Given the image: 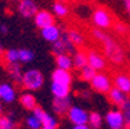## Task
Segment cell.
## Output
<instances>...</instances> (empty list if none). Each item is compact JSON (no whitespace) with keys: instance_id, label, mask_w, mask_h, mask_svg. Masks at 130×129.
Instances as JSON below:
<instances>
[{"instance_id":"23","label":"cell","mask_w":130,"mask_h":129,"mask_svg":"<svg viewBox=\"0 0 130 129\" xmlns=\"http://www.w3.org/2000/svg\"><path fill=\"white\" fill-rule=\"evenodd\" d=\"M67 35H68L70 40L72 41V44L75 45L76 48L84 45L85 39H84V36H83L81 32H79V31H76V30H68V31H67Z\"/></svg>"},{"instance_id":"26","label":"cell","mask_w":130,"mask_h":129,"mask_svg":"<svg viewBox=\"0 0 130 129\" xmlns=\"http://www.w3.org/2000/svg\"><path fill=\"white\" fill-rule=\"evenodd\" d=\"M15 128V120L12 115H0V129H12Z\"/></svg>"},{"instance_id":"25","label":"cell","mask_w":130,"mask_h":129,"mask_svg":"<svg viewBox=\"0 0 130 129\" xmlns=\"http://www.w3.org/2000/svg\"><path fill=\"white\" fill-rule=\"evenodd\" d=\"M120 110L122 111V115H124L125 128L130 129V99H129V98L120 106Z\"/></svg>"},{"instance_id":"13","label":"cell","mask_w":130,"mask_h":129,"mask_svg":"<svg viewBox=\"0 0 130 129\" xmlns=\"http://www.w3.org/2000/svg\"><path fill=\"white\" fill-rule=\"evenodd\" d=\"M62 34V30L58 27V26H55V25H50L48 27H44L41 28V35H43V38L49 41V43H54L55 40H58L59 39V36Z\"/></svg>"},{"instance_id":"27","label":"cell","mask_w":130,"mask_h":129,"mask_svg":"<svg viewBox=\"0 0 130 129\" xmlns=\"http://www.w3.org/2000/svg\"><path fill=\"white\" fill-rule=\"evenodd\" d=\"M88 123H89V126H90V128L98 129V128L102 126L103 119H102L101 114H98V112H90V114H89V121H88Z\"/></svg>"},{"instance_id":"8","label":"cell","mask_w":130,"mask_h":129,"mask_svg":"<svg viewBox=\"0 0 130 129\" xmlns=\"http://www.w3.org/2000/svg\"><path fill=\"white\" fill-rule=\"evenodd\" d=\"M106 123L111 129H122L125 128L124 123V115L122 111L119 110H109L106 115Z\"/></svg>"},{"instance_id":"34","label":"cell","mask_w":130,"mask_h":129,"mask_svg":"<svg viewBox=\"0 0 130 129\" xmlns=\"http://www.w3.org/2000/svg\"><path fill=\"white\" fill-rule=\"evenodd\" d=\"M73 128L75 129H88L89 124H76V125H73Z\"/></svg>"},{"instance_id":"3","label":"cell","mask_w":130,"mask_h":129,"mask_svg":"<svg viewBox=\"0 0 130 129\" xmlns=\"http://www.w3.org/2000/svg\"><path fill=\"white\" fill-rule=\"evenodd\" d=\"M75 50H76V47L70 40L67 31H62L59 39L55 40L53 43V47H52V53L54 56L61 54V53H70L71 54V53H75Z\"/></svg>"},{"instance_id":"39","label":"cell","mask_w":130,"mask_h":129,"mask_svg":"<svg viewBox=\"0 0 130 129\" xmlns=\"http://www.w3.org/2000/svg\"><path fill=\"white\" fill-rule=\"evenodd\" d=\"M0 99H2V85H0Z\"/></svg>"},{"instance_id":"19","label":"cell","mask_w":130,"mask_h":129,"mask_svg":"<svg viewBox=\"0 0 130 129\" xmlns=\"http://www.w3.org/2000/svg\"><path fill=\"white\" fill-rule=\"evenodd\" d=\"M8 72H9V76L14 81L21 83L22 76H23V72H22V68H21V66H20V63H18V62L8 63Z\"/></svg>"},{"instance_id":"10","label":"cell","mask_w":130,"mask_h":129,"mask_svg":"<svg viewBox=\"0 0 130 129\" xmlns=\"http://www.w3.org/2000/svg\"><path fill=\"white\" fill-rule=\"evenodd\" d=\"M34 21H35V25L39 28L48 27L50 25H54V22H55L54 16L48 10H38L36 14L34 16Z\"/></svg>"},{"instance_id":"14","label":"cell","mask_w":130,"mask_h":129,"mask_svg":"<svg viewBox=\"0 0 130 129\" xmlns=\"http://www.w3.org/2000/svg\"><path fill=\"white\" fill-rule=\"evenodd\" d=\"M52 81H58V83H63V84H68L71 85L72 83V76L71 72L68 70H63V68H58L54 70L52 74Z\"/></svg>"},{"instance_id":"32","label":"cell","mask_w":130,"mask_h":129,"mask_svg":"<svg viewBox=\"0 0 130 129\" xmlns=\"http://www.w3.org/2000/svg\"><path fill=\"white\" fill-rule=\"evenodd\" d=\"M113 30L116 34H120V35H127L130 34V27L127 25H125L124 22H116L113 23Z\"/></svg>"},{"instance_id":"4","label":"cell","mask_w":130,"mask_h":129,"mask_svg":"<svg viewBox=\"0 0 130 129\" xmlns=\"http://www.w3.org/2000/svg\"><path fill=\"white\" fill-rule=\"evenodd\" d=\"M90 85L98 93L107 94L109 92V89L112 88V81L104 74H95L94 78L90 80Z\"/></svg>"},{"instance_id":"30","label":"cell","mask_w":130,"mask_h":129,"mask_svg":"<svg viewBox=\"0 0 130 129\" xmlns=\"http://www.w3.org/2000/svg\"><path fill=\"white\" fill-rule=\"evenodd\" d=\"M53 10H54V13L57 14L58 17H66V16L68 14V7H67L64 3H62V2L54 3Z\"/></svg>"},{"instance_id":"36","label":"cell","mask_w":130,"mask_h":129,"mask_svg":"<svg viewBox=\"0 0 130 129\" xmlns=\"http://www.w3.org/2000/svg\"><path fill=\"white\" fill-rule=\"evenodd\" d=\"M0 32H2V34H7L8 32V26L7 25H0Z\"/></svg>"},{"instance_id":"11","label":"cell","mask_w":130,"mask_h":129,"mask_svg":"<svg viewBox=\"0 0 130 129\" xmlns=\"http://www.w3.org/2000/svg\"><path fill=\"white\" fill-rule=\"evenodd\" d=\"M18 12L25 18H31L38 12V5L34 0H20L18 2Z\"/></svg>"},{"instance_id":"22","label":"cell","mask_w":130,"mask_h":129,"mask_svg":"<svg viewBox=\"0 0 130 129\" xmlns=\"http://www.w3.org/2000/svg\"><path fill=\"white\" fill-rule=\"evenodd\" d=\"M20 102H21V105H22L26 110H28V111H32V110L38 106L36 98H35L31 93H25V94H22V96L20 97Z\"/></svg>"},{"instance_id":"38","label":"cell","mask_w":130,"mask_h":129,"mask_svg":"<svg viewBox=\"0 0 130 129\" xmlns=\"http://www.w3.org/2000/svg\"><path fill=\"white\" fill-rule=\"evenodd\" d=\"M2 112H3V107H2V105H0V115H2Z\"/></svg>"},{"instance_id":"17","label":"cell","mask_w":130,"mask_h":129,"mask_svg":"<svg viewBox=\"0 0 130 129\" xmlns=\"http://www.w3.org/2000/svg\"><path fill=\"white\" fill-rule=\"evenodd\" d=\"M71 85L58 83V81H52V93L54 97H67L70 96Z\"/></svg>"},{"instance_id":"16","label":"cell","mask_w":130,"mask_h":129,"mask_svg":"<svg viewBox=\"0 0 130 129\" xmlns=\"http://www.w3.org/2000/svg\"><path fill=\"white\" fill-rule=\"evenodd\" d=\"M55 65L58 68H63V70H71L73 67V60L70 56V53H61L55 56Z\"/></svg>"},{"instance_id":"37","label":"cell","mask_w":130,"mask_h":129,"mask_svg":"<svg viewBox=\"0 0 130 129\" xmlns=\"http://www.w3.org/2000/svg\"><path fill=\"white\" fill-rule=\"evenodd\" d=\"M2 56H4V48H3L2 43H0V57H2Z\"/></svg>"},{"instance_id":"7","label":"cell","mask_w":130,"mask_h":129,"mask_svg":"<svg viewBox=\"0 0 130 129\" xmlns=\"http://www.w3.org/2000/svg\"><path fill=\"white\" fill-rule=\"evenodd\" d=\"M67 116H68V120L73 125H76V124H88V121H89V114L84 108L77 107V106H71L68 112H67Z\"/></svg>"},{"instance_id":"20","label":"cell","mask_w":130,"mask_h":129,"mask_svg":"<svg viewBox=\"0 0 130 129\" xmlns=\"http://www.w3.org/2000/svg\"><path fill=\"white\" fill-rule=\"evenodd\" d=\"M72 60H73V67L80 70L88 65V53H85L83 50H77L73 53Z\"/></svg>"},{"instance_id":"33","label":"cell","mask_w":130,"mask_h":129,"mask_svg":"<svg viewBox=\"0 0 130 129\" xmlns=\"http://www.w3.org/2000/svg\"><path fill=\"white\" fill-rule=\"evenodd\" d=\"M122 3H124V5H125V9H126L127 14L130 16V0H122Z\"/></svg>"},{"instance_id":"29","label":"cell","mask_w":130,"mask_h":129,"mask_svg":"<svg viewBox=\"0 0 130 129\" xmlns=\"http://www.w3.org/2000/svg\"><path fill=\"white\" fill-rule=\"evenodd\" d=\"M4 60L8 63H13V62H20V53L18 49H9L7 52H4Z\"/></svg>"},{"instance_id":"40","label":"cell","mask_w":130,"mask_h":129,"mask_svg":"<svg viewBox=\"0 0 130 129\" xmlns=\"http://www.w3.org/2000/svg\"><path fill=\"white\" fill-rule=\"evenodd\" d=\"M10 2H20V0H10Z\"/></svg>"},{"instance_id":"24","label":"cell","mask_w":130,"mask_h":129,"mask_svg":"<svg viewBox=\"0 0 130 129\" xmlns=\"http://www.w3.org/2000/svg\"><path fill=\"white\" fill-rule=\"evenodd\" d=\"M97 74V70H94L91 66H89V65H86V66H84L83 68H80V78L84 80V81H89L90 83V80L94 78V75Z\"/></svg>"},{"instance_id":"6","label":"cell","mask_w":130,"mask_h":129,"mask_svg":"<svg viewBox=\"0 0 130 129\" xmlns=\"http://www.w3.org/2000/svg\"><path fill=\"white\" fill-rule=\"evenodd\" d=\"M32 114H35L39 118V120L41 121V128H44V129H55V128H58L57 119H55L54 116H52L50 114L45 112L41 107L36 106L32 110Z\"/></svg>"},{"instance_id":"5","label":"cell","mask_w":130,"mask_h":129,"mask_svg":"<svg viewBox=\"0 0 130 129\" xmlns=\"http://www.w3.org/2000/svg\"><path fill=\"white\" fill-rule=\"evenodd\" d=\"M93 23L95 25V27L98 28H109L111 26H112V17H111V14L102 9V8H98L94 10V13H93Z\"/></svg>"},{"instance_id":"28","label":"cell","mask_w":130,"mask_h":129,"mask_svg":"<svg viewBox=\"0 0 130 129\" xmlns=\"http://www.w3.org/2000/svg\"><path fill=\"white\" fill-rule=\"evenodd\" d=\"M18 53H20V62H22V63H30L35 57L34 52L30 49H26V48L18 49Z\"/></svg>"},{"instance_id":"21","label":"cell","mask_w":130,"mask_h":129,"mask_svg":"<svg viewBox=\"0 0 130 129\" xmlns=\"http://www.w3.org/2000/svg\"><path fill=\"white\" fill-rule=\"evenodd\" d=\"M2 99L7 103H10L15 99V90L10 84L2 85Z\"/></svg>"},{"instance_id":"31","label":"cell","mask_w":130,"mask_h":129,"mask_svg":"<svg viewBox=\"0 0 130 129\" xmlns=\"http://www.w3.org/2000/svg\"><path fill=\"white\" fill-rule=\"evenodd\" d=\"M26 125H27L30 129H39V128H41V121L39 120V118L36 116L35 114H32V115L27 116V119H26Z\"/></svg>"},{"instance_id":"2","label":"cell","mask_w":130,"mask_h":129,"mask_svg":"<svg viewBox=\"0 0 130 129\" xmlns=\"http://www.w3.org/2000/svg\"><path fill=\"white\" fill-rule=\"evenodd\" d=\"M21 84L27 90H38L44 84V76L39 70L31 68V70H27L23 72Z\"/></svg>"},{"instance_id":"12","label":"cell","mask_w":130,"mask_h":129,"mask_svg":"<svg viewBox=\"0 0 130 129\" xmlns=\"http://www.w3.org/2000/svg\"><path fill=\"white\" fill-rule=\"evenodd\" d=\"M106 58L102 56L101 53L95 52V50H89L88 52V65L91 66L97 71H102L106 68Z\"/></svg>"},{"instance_id":"9","label":"cell","mask_w":130,"mask_h":129,"mask_svg":"<svg viewBox=\"0 0 130 129\" xmlns=\"http://www.w3.org/2000/svg\"><path fill=\"white\" fill-rule=\"evenodd\" d=\"M71 107V97H54L53 101V111L59 115V116H64L67 115L68 110Z\"/></svg>"},{"instance_id":"1","label":"cell","mask_w":130,"mask_h":129,"mask_svg":"<svg viewBox=\"0 0 130 129\" xmlns=\"http://www.w3.org/2000/svg\"><path fill=\"white\" fill-rule=\"evenodd\" d=\"M91 35L94 36V39L97 41L101 43L103 50H104V56L115 65H121L125 61V52L124 49L120 47V44L112 38L109 36L107 32L97 28L91 30Z\"/></svg>"},{"instance_id":"35","label":"cell","mask_w":130,"mask_h":129,"mask_svg":"<svg viewBox=\"0 0 130 129\" xmlns=\"http://www.w3.org/2000/svg\"><path fill=\"white\" fill-rule=\"evenodd\" d=\"M79 94H80L81 97H84V98H89V97H90V93H89L88 90H81Z\"/></svg>"},{"instance_id":"18","label":"cell","mask_w":130,"mask_h":129,"mask_svg":"<svg viewBox=\"0 0 130 129\" xmlns=\"http://www.w3.org/2000/svg\"><path fill=\"white\" fill-rule=\"evenodd\" d=\"M113 83H115V87H117L120 90L124 92V93H126V94L130 93V76L120 74V75L115 76Z\"/></svg>"},{"instance_id":"15","label":"cell","mask_w":130,"mask_h":129,"mask_svg":"<svg viewBox=\"0 0 130 129\" xmlns=\"http://www.w3.org/2000/svg\"><path fill=\"white\" fill-rule=\"evenodd\" d=\"M107 94H108L111 102H112L113 105H116V106H119V107L127 99L126 93H124L122 90H120L117 87H112V88L109 89V92H108Z\"/></svg>"}]
</instances>
